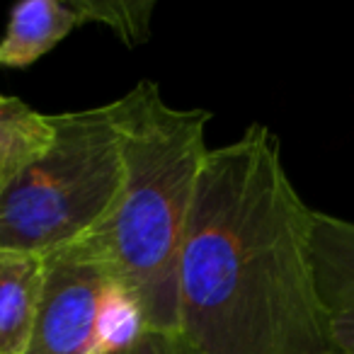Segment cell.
<instances>
[{
  "label": "cell",
  "instance_id": "1",
  "mask_svg": "<svg viewBox=\"0 0 354 354\" xmlns=\"http://www.w3.org/2000/svg\"><path fill=\"white\" fill-rule=\"evenodd\" d=\"M310 226L270 129L209 148L177 265V337L194 354H330Z\"/></svg>",
  "mask_w": 354,
  "mask_h": 354
},
{
  "label": "cell",
  "instance_id": "2",
  "mask_svg": "<svg viewBox=\"0 0 354 354\" xmlns=\"http://www.w3.org/2000/svg\"><path fill=\"white\" fill-rule=\"evenodd\" d=\"M124 177L109 218L85 241L109 262L146 330H177V265L207 148V109L165 102L141 80L112 102Z\"/></svg>",
  "mask_w": 354,
  "mask_h": 354
},
{
  "label": "cell",
  "instance_id": "3",
  "mask_svg": "<svg viewBox=\"0 0 354 354\" xmlns=\"http://www.w3.org/2000/svg\"><path fill=\"white\" fill-rule=\"evenodd\" d=\"M51 143L0 189V248L51 255L90 238L124 177L112 102L51 114Z\"/></svg>",
  "mask_w": 354,
  "mask_h": 354
},
{
  "label": "cell",
  "instance_id": "4",
  "mask_svg": "<svg viewBox=\"0 0 354 354\" xmlns=\"http://www.w3.org/2000/svg\"><path fill=\"white\" fill-rule=\"evenodd\" d=\"M143 330L138 306L88 241L44 257V289L25 354H112Z\"/></svg>",
  "mask_w": 354,
  "mask_h": 354
},
{
  "label": "cell",
  "instance_id": "5",
  "mask_svg": "<svg viewBox=\"0 0 354 354\" xmlns=\"http://www.w3.org/2000/svg\"><path fill=\"white\" fill-rule=\"evenodd\" d=\"M310 255L330 354H354V221L313 212Z\"/></svg>",
  "mask_w": 354,
  "mask_h": 354
},
{
  "label": "cell",
  "instance_id": "6",
  "mask_svg": "<svg viewBox=\"0 0 354 354\" xmlns=\"http://www.w3.org/2000/svg\"><path fill=\"white\" fill-rule=\"evenodd\" d=\"M85 25L78 0H22L10 10L0 39V68H27Z\"/></svg>",
  "mask_w": 354,
  "mask_h": 354
},
{
  "label": "cell",
  "instance_id": "7",
  "mask_svg": "<svg viewBox=\"0 0 354 354\" xmlns=\"http://www.w3.org/2000/svg\"><path fill=\"white\" fill-rule=\"evenodd\" d=\"M44 289V257L0 248V354H25Z\"/></svg>",
  "mask_w": 354,
  "mask_h": 354
},
{
  "label": "cell",
  "instance_id": "8",
  "mask_svg": "<svg viewBox=\"0 0 354 354\" xmlns=\"http://www.w3.org/2000/svg\"><path fill=\"white\" fill-rule=\"evenodd\" d=\"M54 122L12 95H0V189L51 143Z\"/></svg>",
  "mask_w": 354,
  "mask_h": 354
},
{
  "label": "cell",
  "instance_id": "9",
  "mask_svg": "<svg viewBox=\"0 0 354 354\" xmlns=\"http://www.w3.org/2000/svg\"><path fill=\"white\" fill-rule=\"evenodd\" d=\"M78 8L80 15H83V22H100V25L109 27L127 44L146 41L153 3H93V0H78Z\"/></svg>",
  "mask_w": 354,
  "mask_h": 354
},
{
  "label": "cell",
  "instance_id": "10",
  "mask_svg": "<svg viewBox=\"0 0 354 354\" xmlns=\"http://www.w3.org/2000/svg\"><path fill=\"white\" fill-rule=\"evenodd\" d=\"M112 354H194L183 339L172 333H156V330H143L136 339L127 347L117 349Z\"/></svg>",
  "mask_w": 354,
  "mask_h": 354
}]
</instances>
